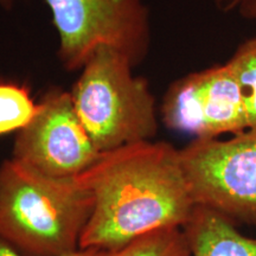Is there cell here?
Instances as JSON below:
<instances>
[{
  "mask_svg": "<svg viewBox=\"0 0 256 256\" xmlns=\"http://www.w3.org/2000/svg\"><path fill=\"white\" fill-rule=\"evenodd\" d=\"M242 17L256 22V0H244L236 8Z\"/></svg>",
  "mask_w": 256,
  "mask_h": 256,
  "instance_id": "13",
  "label": "cell"
},
{
  "mask_svg": "<svg viewBox=\"0 0 256 256\" xmlns=\"http://www.w3.org/2000/svg\"><path fill=\"white\" fill-rule=\"evenodd\" d=\"M78 179L94 200L80 249L113 250L154 230L183 228L194 208L179 150L168 142L102 153Z\"/></svg>",
  "mask_w": 256,
  "mask_h": 256,
  "instance_id": "1",
  "label": "cell"
},
{
  "mask_svg": "<svg viewBox=\"0 0 256 256\" xmlns=\"http://www.w3.org/2000/svg\"><path fill=\"white\" fill-rule=\"evenodd\" d=\"M60 38L58 55L69 70L82 69L98 48L108 46L133 66L150 46L148 10L142 0H46Z\"/></svg>",
  "mask_w": 256,
  "mask_h": 256,
  "instance_id": "5",
  "label": "cell"
},
{
  "mask_svg": "<svg viewBox=\"0 0 256 256\" xmlns=\"http://www.w3.org/2000/svg\"><path fill=\"white\" fill-rule=\"evenodd\" d=\"M228 62L241 89L248 130H256V37L238 46Z\"/></svg>",
  "mask_w": 256,
  "mask_h": 256,
  "instance_id": "11",
  "label": "cell"
},
{
  "mask_svg": "<svg viewBox=\"0 0 256 256\" xmlns=\"http://www.w3.org/2000/svg\"><path fill=\"white\" fill-rule=\"evenodd\" d=\"M38 104L28 89L10 82H0V136L20 132L38 112Z\"/></svg>",
  "mask_w": 256,
  "mask_h": 256,
  "instance_id": "10",
  "label": "cell"
},
{
  "mask_svg": "<svg viewBox=\"0 0 256 256\" xmlns=\"http://www.w3.org/2000/svg\"><path fill=\"white\" fill-rule=\"evenodd\" d=\"M38 104L34 119L16 136L12 159L50 177H78L102 153L80 120L72 92H49Z\"/></svg>",
  "mask_w": 256,
  "mask_h": 256,
  "instance_id": "6",
  "label": "cell"
},
{
  "mask_svg": "<svg viewBox=\"0 0 256 256\" xmlns=\"http://www.w3.org/2000/svg\"><path fill=\"white\" fill-rule=\"evenodd\" d=\"M194 206L256 226V130L232 139H194L179 150Z\"/></svg>",
  "mask_w": 256,
  "mask_h": 256,
  "instance_id": "4",
  "label": "cell"
},
{
  "mask_svg": "<svg viewBox=\"0 0 256 256\" xmlns=\"http://www.w3.org/2000/svg\"><path fill=\"white\" fill-rule=\"evenodd\" d=\"M133 66L119 50L102 46L74 86L76 113L101 153L151 142L158 130L154 98L147 81L133 76Z\"/></svg>",
  "mask_w": 256,
  "mask_h": 256,
  "instance_id": "3",
  "label": "cell"
},
{
  "mask_svg": "<svg viewBox=\"0 0 256 256\" xmlns=\"http://www.w3.org/2000/svg\"><path fill=\"white\" fill-rule=\"evenodd\" d=\"M14 2L16 0H0V8L5 10L12 8V6L14 5Z\"/></svg>",
  "mask_w": 256,
  "mask_h": 256,
  "instance_id": "15",
  "label": "cell"
},
{
  "mask_svg": "<svg viewBox=\"0 0 256 256\" xmlns=\"http://www.w3.org/2000/svg\"><path fill=\"white\" fill-rule=\"evenodd\" d=\"M102 252L100 249L96 248H89V249H80V250L72 252V254L66 256H101ZM0 256H25L19 254L14 249H12L10 246L6 244L0 240Z\"/></svg>",
  "mask_w": 256,
  "mask_h": 256,
  "instance_id": "12",
  "label": "cell"
},
{
  "mask_svg": "<svg viewBox=\"0 0 256 256\" xmlns=\"http://www.w3.org/2000/svg\"><path fill=\"white\" fill-rule=\"evenodd\" d=\"M183 230L191 256H256V238L243 235L234 220L210 208L194 206Z\"/></svg>",
  "mask_w": 256,
  "mask_h": 256,
  "instance_id": "8",
  "label": "cell"
},
{
  "mask_svg": "<svg viewBox=\"0 0 256 256\" xmlns=\"http://www.w3.org/2000/svg\"><path fill=\"white\" fill-rule=\"evenodd\" d=\"M101 256H191L183 228H162L132 240Z\"/></svg>",
  "mask_w": 256,
  "mask_h": 256,
  "instance_id": "9",
  "label": "cell"
},
{
  "mask_svg": "<svg viewBox=\"0 0 256 256\" xmlns=\"http://www.w3.org/2000/svg\"><path fill=\"white\" fill-rule=\"evenodd\" d=\"M165 126L194 139L248 130L241 89L228 60L176 81L162 106Z\"/></svg>",
  "mask_w": 256,
  "mask_h": 256,
  "instance_id": "7",
  "label": "cell"
},
{
  "mask_svg": "<svg viewBox=\"0 0 256 256\" xmlns=\"http://www.w3.org/2000/svg\"><path fill=\"white\" fill-rule=\"evenodd\" d=\"M217 5L220 8L224 10V11H235L244 0H216Z\"/></svg>",
  "mask_w": 256,
  "mask_h": 256,
  "instance_id": "14",
  "label": "cell"
},
{
  "mask_svg": "<svg viewBox=\"0 0 256 256\" xmlns=\"http://www.w3.org/2000/svg\"><path fill=\"white\" fill-rule=\"evenodd\" d=\"M92 192L75 178L40 174L14 159L0 165V240L25 256L80 250Z\"/></svg>",
  "mask_w": 256,
  "mask_h": 256,
  "instance_id": "2",
  "label": "cell"
}]
</instances>
